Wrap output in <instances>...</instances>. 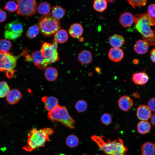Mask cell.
<instances>
[{
  "instance_id": "1",
  "label": "cell",
  "mask_w": 155,
  "mask_h": 155,
  "mask_svg": "<svg viewBox=\"0 0 155 155\" xmlns=\"http://www.w3.org/2000/svg\"><path fill=\"white\" fill-rule=\"evenodd\" d=\"M136 30L142 36L149 45H155V30L151 26L155 25V19L150 17L147 13L136 14L134 16Z\"/></svg>"
},
{
  "instance_id": "2",
  "label": "cell",
  "mask_w": 155,
  "mask_h": 155,
  "mask_svg": "<svg viewBox=\"0 0 155 155\" xmlns=\"http://www.w3.org/2000/svg\"><path fill=\"white\" fill-rule=\"evenodd\" d=\"M91 138L98 147L107 155H125L128 150L121 138L105 140L104 136L95 135H92Z\"/></svg>"
},
{
  "instance_id": "3",
  "label": "cell",
  "mask_w": 155,
  "mask_h": 155,
  "mask_svg": "<svg viewBox=\"0 0 155 155\" xmlns=\"http://www.w3.org/2000/svg\"><path fill=\"white\" fill-rule=\"evenodd\" d=\"M54 132V130L50 128H46L38 130L32 129L28 135L27 145L23 148L28 152H31L39 147L44 146L45 143L49 141V136Z\"/></svg>"
},
{
  "instance_id": "4",
  "label": "cell",
  "mask_w": 155,
  "mask_h": 155,
  "mask_svg": "<svg viewBox=\"0 0 155 155\" xmlns=\"http://www.w3.org/2000/svg\"><path fill=\"white\" fill-rule=\"evenodd\" d=\"M48 118L53 122L60 123L70 129H73L75 121L70 116L65 106L58 105L49 111Z\"/></svg>"
},
{
  "instance_id": "5",
  "label": "cell",
  "mask_w": 155,
  "mask_h": 155,
  "mask_svg": "<svg viewBox=\"0 0 155 155\" xmlns=\"http://www.w3.org/2000/svg\"><path fill=\"white\" fill-rule=\"evenodd\" d=\"M38 25L41 33L46 37L55 34L61 28L59 20L54 18L50 13L39 18Z\"/></svg>"
},
{
  "instance_id": "6",
  "label": "cell",
  "mask_w": 155,
  "mask_h": 155,
  "mask_svg": "<svg viewBox=\"0 0 155 155\" xmlns=\"http://www.w3.org/2000/svg\"><path fill=\"white\" fill-rule=\"evenodd\" d=\"M57 48V43L54 40L52 43L45 42L42 46L40 51L45 59L50 64L59 60Z\"/></svg>"
},
{
  "instance_id": "7",
  "label": "cell",
  "mask_w": 155,
  "mask_h": 155,
  "mask_svg": "<svg viewBox=\"0 0 155 155\" xmlns=\"http://www.w3.org/2000/svg\"><path fill=\"white\" fill-rule=\"evenodd\" d=\"M17 2V13L19 15L29 16L34 14L36 11L37 4L35 0H18Z\"/></svg>"
},
{
  "instance_id": "8",
  "label": "cell",
  "mask_w": 155,
  "mask_h": 155,
  "mask_svg": "<svg viewBox=\"0 0 155 155\" xmlns=\"http://www.w3.org/2000/svg\"><path fill=\"white\" fill-rule=\"evenodd\" d=\"M19 56H15L9 52L0 51V72L7 71L13 72L16 66L17 61Z\"/></svg>"
},
{
  "instance_id": "9",
  "label": "cell",
  "mask_w": 155,
  "mask_h": 155,
  "mask_svg": "<svg viewBox=\"0 0 155 155\" xmlns=\"http://www.w3.org/2000/svg\"><path fill=\"white\" fill-rule=\"evenodd\" d=\"M23 32L22 23L18 20H14L5 25L4 36L6 39L14 40L20 36Z\"/></svg>"
},
{
  "instance_id": "10",
  "label": "cell",
  "mask_w": 155,
  "mask_h": 155,
  "mask_svg": "<svg viewBox=\"0 0 155 155\" xmlns=\"http://www.w3.org/2000/svg\"><path fill=\"white\" fill-rule=\"evenodd\" d=\"M31 61L36 66L41 69H46L49 63L45 59L40 50L34 51L31 55Z\"/></svg>"
},
{
  "instance_id": "11",
  "label": "cell",
  "mask_w": 155,
  "mask_h": 155,
  "mask_svg": "<svg viewBox=\"0 0 155 155\" xmlns=\"http://www.w3.org/2000/svg\"><path fill=\"white\" fill-rule=\"evenodd\" d=\"M136 115L137 118L141 121H147L151 117V111L148 106L141 105L137 109Z\"/></svg>"
},
{
  "instance_id": "12",
  "label": "cell",
  "mask_w": 155,
  "mask_h": 155,
  "mask_svg": "<svg viewBox=\"0 0 155 155\" xmlns=\"http://www.w3.org/2000/svg\"><path fill=\"white\" fill-rule=\"evenodd\" d=\"M118 105L122 111H127L130 110L133 106V102L129 96L124 95L121 96L118 100Z\"/></svg>"
},
{
  "instance_id": "13",
  "label": "cell",
  "mask_w": 155,
  "mask_h": 155,
  "mask_svg": "<svg viewBox=\"0 0 155 155\" xmlns=\"http://www.w3.org/2000/svg\"><path fill=\"white\" fill-rule=\"evenodd\" d=\"M108 56L111 60L115 62H118L122 60L124 54L121 49L112 47L109 51Z\"/></svg>"
},
{
  "instance_id": "14",
  "label": "cell",
  "mask_w": 155,
  "mask_h": 155,
  "mask_svg": "<svg viewBox=\"0 0 155 155\" xmlns=\"http://www.w3.org/2000/svg\"><path fill=\"white\" fill-rule=\"evenodd\" d=\"M121 25L124 28L131 26L134 22V16L129 12H125L121 14L119 18Z\"/></svg>"
},
{
  "instance_id": "15",
  "label": "cell",
  "mask_w": 155,
  "mask_h": 155,
  "mask_svg": "<svg viewBox=\"0 0 155 155\" xmlns=\"http://www.w3.org/2000/svg\"><path fill=\"white\" fill-rule=\"evenodd\" d=\"M41 100L44 104L45 109L49 111L53 109L58 105V99L53 96H44L42 97Z\"/></svg>"
},
{
  "instance_id": "16",
  "label": "cell",
  "mask_w": 155,
  "mask_h": 155,
  "mask_svg": "<svg viewBox=\"0 0 155 155\" xmlns=\"http://www.w3.org/2000/svg\"><path fill=\"white\" fill-rule=\"evenodd\" d=\"M132 79L135 84L139 85H143L148 82L149 77L145 72H139L133 73Z\"/></svg>"
},
{
  "instance_id": "17",
  "label": "cell",
  "mask_w": 155,
  "mask_h": 155,
  "mask_svg": "<svg viewBox=\"0 0 155 155\" xmlns=\"http://www.w3.org/2000/svg\"><path fill=\"white\" fill-rule=\"evenodd\" d=\"M149 47V44L144 39H139L135 42L133 49L137 54L143 55L147 52Z\"/></svg>"
},
{
  "instance_id": "18",
  "label": "cell",
  "mask_w": 155,
  "mask_h": 155,
  "mask_svg": "<svg viewBox=\"0 0 155 155\" xmlns=\"http://www.w3.org/2000/svg\"><path fill=\"white\" fill-rule=\"evenodd\" d=\"M22 96V94L19 90L14 89L10 91L7 96L6 100L9 104H14L19 101Z\"/></svg>"
},
{
  "instance_id": "19",
  "label": "cell",
  "mask_w": 155,
  "mask_h": 155,
  "mask_svg": "<svg viewBox=\"0 0 155 155\" xmlns=\"http://www.w3.org/2000/svg\"><path fill=\"white\" fill-rule=\"evenodd\" d=\"M78 59L82 64L88 65L92 61V55L91 53L89 50H84L78 54Z\"/></svg>"
},
{
  "instance_id": "20",
  "label": "cell",
  "mask_w": 155,
  "mask_h": 155,
  "mask_svg": "<svg viewBox=\"0 0 155 155\" xmlns=\"http://www.w3.org/2000/svg\"><path fill=\"white\" fill-rule=\"evenodd\" d=\"M83 32V29L82 26L78 23H75L71 25L69 30L70 35L75 38H77L81 36Z\"/></svg>"
},
{
  "instance_id": "21",
  "label": "cell",
  "mask_w": 155,
  "mask_h": 155,
  "mask_svg": "<svg viewBox=\"0 0 155 155\" xmlns=\"http://www.w3.org/2000/svg\"><path fill=\"white\" fill-rule=\"evenodd\" d=\"M125 42L124 38L120 35L114 34L109 38V42L113 47L120 48L123 46Z\"/></svg>"
},
{
  "instance_id": "22",
  "label": "cell",
  "mask_w": 155,
  "mask_h": 155,
  "mask_svg": "<svg viewBox=\"0 0 155 155\" xmlns=\"http://www.w3.org/2000/svg\"><path fill=\"white\" fill-rule=\"evenodd\" d=\"M142 155H155V144L147 142L144 143L141 148Z\"/></svg>"
},
{
  "instance_id": "23",
  "label": "cell",
  "mask_w": 155,
  "mask_h": 155,
  "mask_svg": "<svg viewBox=\"0 0 155 155\" xmlns=\"http://www.w3.org/2000/svg\"><path fill=\"white\" fill-rule=\"evenodd\" d=\"M68 39L67 31L63 29H60L55 33L54 40L57 43H63L66 42Z\"/></svg>"
},
{
  "instance_id": "24",
  "label": "cell",
  "mask_w": 155,
  "mask_h": 155,
  "mask_svg": "<svg viewBox=\"0 0 155 155\" xmlns=\"http://www.w3.org/2000/svg\"><path fill=\"white\" fill-rule=\"evenodd\" d=\"M44 75L47 80L51 82L54 81L57 78L58 71L56 69L53 67H49L45 69Z\"/></svg>"
},
{
  "instance_id": "25",
  "label": "cell",
  "mask_w": 155,
  "mask_h": 155,
  "mask_svg": "<svg viewBox=\"0 0 155 155\" xmlns=\"http://www.w3.org/2000/svg\"><path fill=\"white\" fill-rule=\"evenodd\" d=\"M151 129V125L147 121H141L137 124V129L138 132L142 134L149 133Z\"/></svg>"
},
{
  "instance_id": "26",
  "label": "cell",
  "mask_w": 155,
  "mask_h": 155,
  "mask_svg": "<svg viewBox=\"0 0 155 155\" xmlns=\"http://www.w3.org/2000/svg\"><path fill=\"white\" fill-rule=\"evenodd\" d=\"M65 10L60 6L57 5L53 6L52 8L51 14L55 18L59 20L65 15Z\"/></svg>"
},
{
  "instance_id": "27",
  "label": "cell",
  "mask_w": 155,
  "mask_h": 155,
  "mask_svg": "<svg viewBox=\"0 0 155 155\" xmlns=\"http://www.w3.org/2000/svg\"><path fill=\"white\" fill-rule=\"evenodd\" d=\"M38 12L43 15L48 14L50 13L51 9L50 4L47 2H43L40 3L37 8Z\"/></svg>"
},
{
  "instance_id": "28",
  "label": "cell",
  "mask_w": 155,
  "mask_h": 155,
  "mask_svg": "<svg viewBox=\"0 0 155 155\" xmlns=\"http://www.w3.org/2000/svg\"><path fill=\"white\" fill-rule=\"evenodd\" d=\"M107 5V1L96 0L94 1L93 7L96 11L99 12H102L106 9Z\"/></svg>"
},
{
  "instance_id": "29",
  "label": "cell",
  "mask_w": 155,
  "mask_h": 155,
  "mask_svg": "<svg viewBox=\"0 0 155 155\" xmlns=\"http://www.w3.org/2000/svg\"><path fill=\"white\" fill-rule=\"evenodd\" d=\"M40 32L38 25L35 24L30 27L26 32V36L29 39H32L36 37Z\"/></svg>"
},
{
  "instance_id": "30",
  "label": "cell",
  "mask_w": 155,
  "mask_h": 155,
  "mask_svg": "<svg viewBox=\"0 0 155 155\" xmlns=\"http://www.w3.org/2000/svg\"><path fill=\"white\" fill-rule=\"evenodd\" d=\"M66 143L67 145L70 148H75L78 145L79 140L76 136L71 135L67 137L66 140Z\"/></svg>"
},
{
  "instance_id": "31",
  "label": "cell",
  "mask_w": 155,
  "mask_h": 155,
  "mask_svg": "<svg viewBox=\"0 0 155 155\" xmlns=\"http://www.w3.org/2000/svg\"><path fill=\"white\" fill-rule=\"evenodd\" d=\"M12 44L9 40L5 39H0V51L3 53L9 52Z\"/></svg>"
},
{
  "instance_id": "32",
  "label": "cell",
  "mask_w": 155,
  "mask_h": 155,
  "mask_svg": "<svg viewBox=\"0 0 155 155\" xmlns=\"http://www.w3.org/2000/svg\"><path fill=\"white\" fill-rule=\"evenodd\" d=\"M75 108L79 113L83 112L86 110L88 108L87 102L83 100H80L76 103Z\"/></svg>"
},
{
  "instance_id": "33",
  "label": "cell",
  "mask_w": 155,
  "mask_h": 155,
  "mask_svg": "<svg viewBox=\"0 0 155 155\" xmlns=\"http://www.w3.org/2000/svg\"><path fill=\"white\" fill-rule=\"evenodd\" d=\"M10 91L9 87L5 81L0 82V98H3L7 96Z\"/></svg>"
},
{
  "instance_id": "34",
  "label": "cell",
  "mask_w": 155,
  "mask_h": 155,
  "mask_svg": "<svg viewBox=\"0 0 155 155\" xmlns=\"http://www.w3.org/2000/svg\"><path fill=\"white\" fill-rule=\"evenodd\" d=\"M4 8L9 12H14L18 9V4L14 1H9L6 3Z\"/></svg>"
},
{
  "instance_id": "35",
  "label": "cell",
  "mask_w": 155,
  "mask_h": 155,
  "mask_svg": "<svg viewBox=\"0 0 155 155\" xmlns=\"http://www.w3.org/2000/svg\"><path fill=\"white\" fill-rule=\"evenodd\" d=\"M100 119L103 124L106 125H108L111 123L112 119L110 114L105 113L101 116Z\"/></svg>"
},
{
  "instance_id": "36",
  "label": "cell",
  "mask_w": 155,
  "mask_h": 155,
  "mask_svg": "<svg viewBox=\"0 0 155 155\" xmlns=\"http://www.w3.org/2000/svg\"><path fill=\"white\" fill-rule=\"evenodd\" d=\"M128 1L133 8L135 6L141 7L142 6H145L147 1L146 0H128Z\"/></svg>"
},
{
  "instance_id": "37",
  "label": "cell",
  "mask_w": 155,
  "mask_h": 155,
  "mask_svg": "<svg viewBox=\"0 0 155 155\" xmlns=\"http://www.w3.org/2000/svg\"><path fill=\"white\" fill-rule=\"evenodd\" d=\"M147 13L150 17L153 19H155V4H151L148 5Z\"/></svg>"
},
{
  "instance_id": "38",
  "label": "cell",
  "mask_w": 155,
  "mask_h": 155,
  "mask_svg": "<svg viewBox=\"0 0 155 155\" xmlns=\"http://www.w3.org/2000/svg\"><path fill=\"white\" fill-rule=\"evenodd\" d=\"M148 106L151 111L155 112V97L150 99L148 102Z\"/></svg>"
},
{
  "instance_id": "39",
  "label": "cell",
  "mask_w": 155,
  "mask_h": 155,
  "mask_svg": "<svg viewBox=\"0 0 155 155\" xmlns=\"http://www.w3.org/2000/svg\"><path fill=\"white\" fill-rule=\"evenodd\" d=\"M7 15L6 13L3 10L0 9V22L5 21L6 19Z\"/></svg>"
},
{
  "instance_id": "40",
  "label": "cell",
  "mask_w": 155,
  "mask_h": 155,
  "mask_svg": "<svg viewBox=\"0 0 155 155\" xmlns=\"http://www.w3.org/2000/svg\"><path fill=\"white\" fill-rule=\"evenodd\" d=\"M150 58L153 62L155 63V48L153 49L150 53Z\"/></svg>"
},
{
  "instance_id": "41",
  "label": "cell",
  "mask_w": 155,
  "mask_h": 155,
  "mask_svg": "<svg viewBox=\"0 0 155 155\" xmlns=\"http://www.w3.org/2000/svg\"><path fill=\"white\" fill-rule=\"evenodd\" d=\"M151 117V123L153 126L155 127V113L153 114Z\"/></svg>"
},
{
  "instance_id": "42",
  "label": "cell",
  "mask_w": 155,
  "mask_h": 155,
  "mask_svg": "<svg viewBox=\"0 0 155 155\" xmlns=\"http://www.w3.org/2000/svg\"><path fill=\"white\" fill-rule=\"evenodd\" d=\"M133 96L136 98H139L140 97L139 94L137 92H134L133 94Z\"/></svg>"
},
{
  "instance_id": "43",
  "label": "cell",
  "mask_w": 155,
  "mask_h": 155,
  "mask_svg": "<svg viewBox=\"0 0 155 155\" xmlns=\"http://www.w3.org/2000/svg\"><path fill=\"white\" fill-rule=\"evenodd\" d=\"M96 71L98 73H101L100 69L99 67H96L95 68Z\"/></svg>"
},
{
  "instance_id": "44",
  "label": "cell",
  "mask_w": 155,
  "mask_h": 155,
  "mask_svg": "<svg viewBox=\"0 0 155 155\" xmlns=\"http://www.w3.org/2000/svg\"><path fill=\"white\" fill-rule=\"evenodd\" d=\"M138 61L137 59H135L133 60V63L134 64H136L138 63Z\"/></svg>"
},
{
  "instance_id": "45",
  "label": "cell",
  "mask_w": 155,
  "mask_h": 155,
  "mask_svg": "<svg viewBox=\"0 0 155 155\" xmlns=\"http://www.w3.org/2000/svg\"><path fill=\"white\" fill-rule=\"evenodd\" d=\"M101 155V154H98V155Z\"/></svg>"
}]
</instances>
